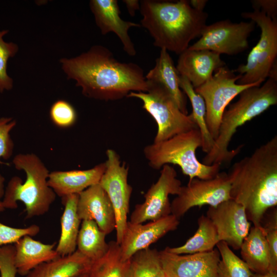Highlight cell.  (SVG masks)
Returning <instances> with one entry per match:
<instances>
[{
    "mask_svg": "<svg viewBox=\"0 0 277 277\" xmlns=\"http://www.w3.org/2000/svg\"><path fill=\"white\" fill-rule=\"evenodd\" d=\"M179 76L168 51L162 49L154 66L145 75V78L147 81L163 86L172 96L180 110L187 115L186 95L180 87Z\"/></svg>",
    "mask_w": 277,
    "mask_h": 277,
    "instance_id": "22",
    "label": "cell"
},
{
    "mask_svg": "<svg viewBox=\"0 0 277 277\" xmlns=\"http://www.w3.org/2000/svg\"><path fill=\"white\" fill-rule=\"evenodd\" d=\"M198 228L186 243L176 247H167L165 249L176 254H187L212 251L220 242L216 230L206 216L202 215L197 220Z\"/></svg>",
    "mask_w": 277,
    "mask_h": 277,
    "instance_id": "26",
    "label": "cell"
},
{
    "mask_svg": "<svg viewBox=\"0 0 277 277\" xmlns=\"http://www.w3.org/2000/svg\"><path fill=\"white\" fill-rule=\"evenodd\" d=\"M252 21L233 23L225 19L206 25L200 38L188 48L235 55L249 47L248 38L254 30Z\"/></svg>",
    "mask_w": 277,
    "mask_h": 277,
    "instance_id": "12",
    "label": "cell"
},
{
    "mask_svg": "<svg viewBox=\"0 0 277 277\" xmlns=\"http://www.w3.org/2000/svg\"><path fill=\"white\" fill-rule=\"evenodd\" d=\"M15 168L23 170L26 180L13 176L9 181L3 199L5 209H16L17 201L24 203L26 218L43 215L49 210L56 195L48 184L49 172L41 160L33 153H19L12 160Z\"/></svg>",
    "mask_w": 277,
    "mask_h": 277,
    "instance_id": "5",
    "label": "cell"
},
{
    "mask_svg": "<svg viewBox=\"0 0 277 277\" xmlns=\"http://www.w3.org/2000/svg\"><path fill=\"white\" fill-rule=\"evenodd\" d=\"M106 254L93 262L87 273L88 277H128L130 259L124 261L121 256L120 245L111 241Z\"/></svg>",
    "mask_w": 277,
    "mask_h": 277,
    "instance_id": "28",
    "label": "cell"
},
{
    "mask_svg": "<svg viewBox=\"0 0 277 277\" xmlns=\"http://www.w3.org/2000/svg\"><path fill=\"white\" fill-rule=\"evenodd\" d=\"M240 249L242 260L251 271L263 273L269 271V248L262 226H253L250 229Z\"/></svg>",
    "mask_w": 277,
    "mask_h": 277,
    "instance_id": "25",
    "label": "cell"
},
{
    "mask_svg": "<svg viewBox=\"0 0 277 277\" xmlns=\"http://www.w3.org/2000/svg\"><path fill=\"white\" fill-rule=\"evenodd\" d=\"M225 66L226 63L219 53L187 48L179 55L176 68L179 74L196 88L209 80L217 69Z\"/></svg>",
    "mask_w": 277,
    "mask_h": 277,
    "instance_id": "19",
    "label": "cell"
},
{
    "mask_svg": "<svg viewBox=\"0 0 277 277\" xmlns=\"http://www.w3.org/2000/svg\"><path fill=\"white\" fill-rule=\"evenodd\" d=\"M239 95L238 101L224 111L218 136L211 150L203 157V164L222 165L230 162L239 153L243 145L228 150L233 136L239 127L277 104V81L268 78L262 86L250 87Z\"/></svg>",
    "mask_w": 277,
    "mask_h": 277,
    "instance_id": "4",
    "label": "cell"
},
{
    "mask_svg": "<svg viewBox=\"0 0 277 277\" xmlns=\"http://www.w3.org/2000/svg\"><path fill=\"white\" fill-rule=\"evenodd\" d=\"M180 88L188 96L191 104L192 112L191 113L202 137V149L208 153L211 150L214 140L210 133L206 121V106L203 97L196 93L190 82L184 76H179Z\"/></svg>",
    "mask_w": 277,
    "mask_h": 277,
    "instance_id": "29",
    "label": "cell"
},
{
    "mask_svg": "<svg viewBox=\"0 0 277 277\" xmlns=\"http://www.w3.org/2000/svg\"><path fill=\"white\" fill-rule=\"evenodd\" d=\"M69 79L76 82L86 96L116 101L131 92H146L148 84L143 69L133 63L115 58L107 48L100 45L72 58L60 60Z\"/></svg>",
    "mask_w": 277,
    "mask_h": 277,
    "instance_id": "1",
    "label": "cell"
},
{
    "mask_svg": "<svg viewBox=\"0 0 277 277\" xmlns=\"http://www.w3.org/2000/svg\"><path fill=\"white\" fill-rule=\"evenodd\" d=\"M106 235L95 221H82L76 249L92 262L97 261L108 250L109 244L105 240Z\"/></svg>",
    "mask_w": 277,
    "mask_h": 277,
    "instance_id": "27",
    "label": "cell"
},
{
    "mask_svg": "<svg viewBox=\"0 0 277 277\" xmlns=\"http://www.w3.org/2000/svg\"><path fill=\"white\" fill-rule=\"evenodd\" d=\"M16 124V121L11 117L0 118V159L8 160L12 155L14 143L10 132Z\"/></svg>",
    "mask_w": 277,
    "mask_h": 277,
    "instance_id": "36",
    "label": "cell"
},
{
    "mask_svg": "<svg viewBox=\"0 0 277 277\" xmlns=\"http://www.w3.org/2000/svg\"><path fill=\"white\" fill-rule=\"evenodd\" d=\"M8 32V30L0 31V92L10 90L12 88L13 81L7 73V61L13 57L18 51V46L13 43H6L3 37Z\"/></svg>",
    "mask_w": 277,
    "mask_h": 277,
    "instance_id": "32",
    "label": "cell"
},
{
    "mask_svg": "<svg viewBox=\"0 0 277 277\" xmlns=\"http://www.w3.org/2000/svg\"><path fill=\"white\" fill-rule=\"evenodd\" d=\"M179 219L172 214L147 224L128 221L120 244L121 256L129 260L137 252L149 248L168 232L177 228Z\"/></svg>",
    "mask_w": 277,
    "mask_h": 277,
    "instance_id": "16",
    "label": "cell"
},
{
    "mask_svg": "<svg viewBox=\"0 0 277 277\" xmlns=\"http://www.w3.org/2000/svg\"><path fill=\"white\" fill-rule=\"evenodd\" d=\"M263 227L267 241L269 253V271L277 272V216L276 209Z\"/></svg>",
    "mask_w": 277,
    "mask_h": 277,
    "instance_id": "35",
    "label": "cell"
},
{
    "mask_svg": "<svg viewBox=\"0 0 277 277\" xmlns=\"http://www.w3.org/2000/svg\"><path fill=\"white\" fill-rule=\"evenodd\" d=\"M50 117L53 123L60 128L73 126L77 119V113L73 106L65 100L55 101L51 106Z\"/></svg>",
    "mask_w": 277,
    "mask_h": 277,
    "instance_id": "33",
    "label": "cell"
},
{
    "mask_svg": "<svg viewBox=\"0 0 277 277\" xmlns=\"http://www.w3.org/2000/svg\"><path fill=\"white\" fill-rule=\"evenodd\" d=\"M230 198L243 205L249 221L262 226L277 205V136L235 163L229 173Z\"/></svg>",
    "mask_w": 277,
    "mask_h": 277,
    "instance_id": "2",
    "label": "cell"
},
{
    "mask_svg": "<svg viewBox=\"0 0 277 277\" xmlns=\"http://www.w3.org/2000/svg\"><path fill=\"white\" fill-rule=\"evenodd\" d=\"M250 277H277V272L268 271L263 273H252Z\"/></svg>",
    "mask_w": 277,
    "mask_h": 277,
    "instance_id": "42",
    "label": "cell"
},
{
    "mask_svg": "<svg viewBox=\"0 0 277 277\" xmlns=\"http://www.w3.org/2000/svg\"><path fill=\"white\" fill-rule=\"evenodd\" d=\"M251 2L254 10H259L272 19L277 20L276 0H253Z\"/></svg>",
    "mask_w": 277,
    "mask_h": 277,
    "instance_id": "38",
    "label": "cell"
},
{
    "mask_svg": "<svg viewBox=\"0 0 277 277\" xmlns=\"http://www.w3.org/2000/svg\"><path fill=\"white\" fill-rule=\"evenodd\" d=\"M241 16L249 18L260 28V38L248 54L245 64L233 70L241 75L239 84H262L268 77L270 70L276 63L277 20L272 19L265 13L254 10L244 12Z\"/></svg>",
    "mask_w": 277,
    "mask_h": 277,
    "instance_id": "8",
    "label": "cell"
},
{
    "mask_svg": "<svg viewBox=\"0 0 277 277\" xmlns=\"http://www.w3.org/2000/svg\"><path fill=\"white\" fill-rule=\"evenodd\" d=\"M206 216L214 225L220 242H225L234 250L240 249L250 229L243 205L229 199L209 206Z\"/></svg>",
    "mask_w": 277,
    "mask_h": 277,
    "instance_id": "14",
    "label": "cell"
},
{
    "mask_svg": "<svg viewBox=\"0 0 277 277\" xmlns=\"http://www.w3.org/2000/svg\"><path fill=\"white\" fill-rule=\"evenodd\" d=\"M241 77V75L235 74L233 70L225 66L217 69L203 85L194 88L205 102L207 126L214 140L218 136L222 116L229 103L245 89L261 84L240 85L236 82Z\"/></svg>",
    "mask_w": 277,
    "mask_h": 277,
    "instance_id": "9",
    "label": "cell"
},
{
    "mask_svg": "<svg viewBox=\"0 0 277 277\" xmlns=\"http://www.w3.org/2000/svg\"><path fill=\"white\" fill-rule=\"evenodd\" d=\"M15 247L11 244L0 247V277H16Z\"/></svg>",
    "mask_w": 277,
    "mask_h": 277,
    "instance_id": "37",
    "label": "cell"
},
{
    "mask_svg": "<svg viewBox=\"0 0 277 277\" xmlns=\"http://www.w3.org/2000/svg\"><path fill=\"white\" fill-rule=\"evenodd\" d=\"M90 8L94 15L96 25L103 35L115 33L121 41L123 49L131 56L136 55L134 44L128 31L132 27H140L139 24L123 20L116 0H91Z\"/></svg>",
    "mask_w": 277,
    "mask_h": 277,
    "instance_id": "18",
    "label": "cell"
},
{
    "mask_svg": "<svg viewBox=\"0 0 277 277\" xmlns=\"http://www.w3.org/2000/svg\"><path fill=\"white\" fill-rule=\"evenodd\" d=\"M182 187L175 169L169 165L162 168L157 181L144 195L143 203L137 204L132 211L130 222L140 224L147 221L157 220L171 214L169 195H177Z\"/></svg>",
    "mask_w": 277,
    "mask_h": 277,
    "instance_id": "13",
    "label": "cell"
},
{
    "mask_svg": "<svg viewBox=\"0 0 277 277\" xmlns=\"http://www.w3.org/2000/svg\"><path fill=\"white\" fill-rule=\"evenodd\" d=\"M140 10L141 25L152 37L154 46L179 55L192 40L201 36L208 17L186 0H142Z\"/></svg>",
    "mask_w": 277,
    "mask_h": 277,
    "instance_id": "3",
    "label": "cell"
},
{
    "mask_svg": "<svg viewBox=\"0 0 277 277\" xmlns=\"http://www.w3.org/2000/svg\"><path fill=\"white\" fill-rule=\"evenodd\" d=\"M93 262L76 249L70 255L39 265L25 277H75L88 273Z\"/></svg>",
    "mask_w": 277,
    "mask_h": 277,
    "instance_id": "23",
    "label": "cell"
},
{
    "mask_svg": "<svg viewBox=\"0 0 277 277\" xmlns=\"http://www.w3.org/2000/svg\"><path fill=\"white\" fill-rule=\"evenodd\" d=\"M78 194L62 197L64 210L61 219V231L55 250L60 256L70 255L76 250L77 239L82 221L77 212Z\"/></svg>",
    "mask_w": 277,
    "mask_h": 277,
    "instance_id": "24",
    "label": "cell"
},
{
    "mask_svg": "<svg viewBox=\"0 0 277 277\" xmlns=\"http://www.w3.org/2000/svg\"><path fill=\"white\" fill-rule=\"evenodd\" d=\"M190 6L195 10L204 11V9L208 2L207 0H191L189 1Z\"/></svg>",
    "mask_w": 277,
    "mask_h": 277,
    "instance_id": "40",
    "label": "cell"
},
{
    "mask_svg": "<svg viewBox=\"0 0 277 277\" xmlns=\"http://www.w3.org/2000/svg\"><path fill=\"white\" fill-rule=\"evenodd\" d=\"M77 212L81 221H95L106 234L115 229L113 208L107 193L99 183L78 194Z\"/></svg>",
    "mask_w": 277,
    "mask_h": 277,
    "instance_id": "17",
    "label": "cell"
},
{
    "mask_svg": "<svg viewBox=\"0 0 277 277\" xmlns=\"http://www.w3.org/2000/svg\"><path fill=\"white\" fill-rule=\"evenodd\" d=\"M106 168L99 182L107 193L113 208L116 220V242L120 245L127 225L132 188L128 184V167L121 163L120 157L113 149L106 152Z\"/></svg>",
    "mask_w": 277,
    "mask_h": 277,
    "instance_id": "10",
    "label": "cell"
},
{
    "mask_svg": "<svg viewBox=\"0 0 277 277\" xmlns=\"http://www.w3.org/2000/svg\"><path fill=\"white\" fill-rule=\"evenodd\" d=\"M159 255L166 277H217L220 260L217 249L184 255L164 249L159 251Z\"/></svg>",
    "mask_w": 277,
    "mask_h": 277,
    "instance_id": "15",
    "label": "cell"
},
{
    "mask_svg": "<svg viewBox=\"0 0 277 277\" xmlns=\"http://www.w3.org/2000/svg\"><path fill=\"white\" fill-rule=\"evenodd\" d=\"M128 277H166L159 251L148 248L135 253L130 259Z\"/></svg>",
    "mask_w": 277,
    "mask_h": 277,
    "instance_id": "30",
    "label": "cell"
},
{
    "mask_svg": "<svg viewBox=\"0 0 277 277\" xmlns=\"http://www.w3.org/2000/svg\"><path fill=\"white\" fill-rule=\"evenodd\" d=\"M75 277H88L87 273H85V274L80 275H78V276H75Z\"/></svg>",
    "mask_w": 277,
    "mask_h": 277,
    "instance_id": "43",
    "label": "cell"
},
{
    "mask_svg": "<svg viewBox=\"0 0 277 277\" xmlns=\"http://www.w3.org/2000/svg\"><path fill=\"white\" fill-rule=\"evenodd\" d=\"M39 231V227L35 224L26 228H14L0 222V247L15 244L26 235L34 236Z\"/></svg>",
    "mask_w": 277,
    "mask_h": 277,
    "instance_id": "34",
    "label": "cell"
},
{
    "mask_svg": "<svg viewBox=\"0 0 277 277\" xmlns=\"http://www.w3.org/2000/svg\"><path fill=\"white\" fill-rule=\"evenodd\" d=\"M231 183L228 175L219 172L214 178H193L181 187L179 193L171 203V214L178 219L191 208L204 205L215 206L231 199Z\"/></svg>",
    "mask_w": 277,
    "mask_h": 277,
    "instance_id": "11",
    "label": "cell"
},
{
    "mask_svg": "<svg viewBox=\"0 0 277 277\" xmlns=\"http://www.w3.org/2000/svg\"><path fill=\"white\" fill-rule=\"evenodd\" d=\"M105 168L104 162L87 170L52 171L49 173L48 184L61 197L79 194L99 183Z\"/></svg>",
    "mask_w": 277,
    "mask_h": 277,
    "instance_id": "20",
    "label": "cell"
},
{
    "mask_svg": "<svg viewBox=\"0 0 277 277\" xmlns=\"http://www.w3.org/2000/svg\"><path fill=\"white\" fill-rule=\"evenodd\" d=\"M127 11L130 15L133 16L136 11L140 9V2L137 0H124Z\"/></svg>",
    "mask_w": 277,
    "mask_h": 277,
    "instance_id": "39",
    "label": "cell"
},
{
    "mask_svg": "<svg viewBox=\"0 0 277 277\" xmlns=\"http://www.w3.org/2000/svg\"><path fill=\"white\" fill-rule=\"evenodd\" d=\"M147 83L148 89L146 92H131L127 97L141 100L143 109L156 122L157 131L153 143L198 128L191 114H184L163 86L152 82L147 81Z\"/></svg>",
    "mask_w": 277,
    "mask_h": 277,
    "instance_id": "7",
    "label": "cell"
},
{
    "mask_svg": "<svg viewBox=\"0 0 277 277\" xmlns=\"http://www.w3.org/2000/svg\"><path fill=\"white\" fill-rule=\"evenodd\" d=\"M5 178L0 173V213L5 209L3 205V199L5 193L4 188Z\"/></svg>",
    "mask_w": 277,
    "mask_h": 277,
    "instance_id": "41",
    "label": "cell"
},
{
    "mask_svg": "<svg viewBox=\"0 0 277 277\" xmlns=\"http://www.w3.org/2000/svg\"><path fill=\"white\" fill-rule=\"evenodd\" d=\"M56 243L47 244L26 235L17 241L15 247L14 261L17 273L26 275L39 265L60 257L54 247Z\"/></svg>",
    "mask_w": 277,
    "mask_h": 277,
    "instance_id": "21",
    "label": "cell"
},
{
    "mask_svg": "<svg viewBox=\"0 0 277 277\" xmlns=\"http://www.w3.org/2000/svg\"><path fill=\"white\" fill-rule=\"evenodd\" d=\"M202 144L201 133L195 128L147 145L143 153L149 166L154 169L171 164L179 166L189 180L195 177L211 179L220 172L221 165H206L197 160L195 151Z\"/></svg>",
    "mask_w": 277,
    "mask_h": 277,
    "instance_id": "6",
    "label": "cell"
},
{
    "mask_svg": "<svg viewBox=\"0 0 277 277\" xmlns=\"http://www.w3.org/2000/svg\"><path fill=\"white\" fill-rule=\"evenodd\" d=\"M220 260L217 269V277H250L252 271L246 264L239 258L224 242L217 245Z\"/></svg>",
    "mask_w": 277,
    "mask_h": 277,
    "instance_id": "31",
    "label": "cell"
}]
</instances>
